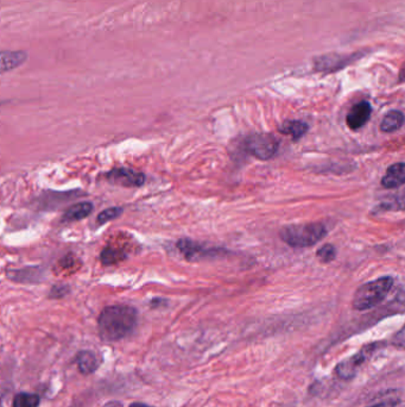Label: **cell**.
<instances>
[{
    "instance_id": "16",
    "label": "cell",
    "mask_w": 405,
    "mask_h": 407,
    "mask_svg": "<svg viewBox=\"0 0 405 407\" xmlns=\"http://www.w3.org/2000/svg\"><path fill=\"white\" fill-rule=\"evenodd\" d=\"M126 255L124 252L115 248V247H106L100 254V260L105 266H112L117 262H120L125 259Z\"/></svg>"
},
{
    "instance_id": "18",
    "label": "cell",
    "mask_w": 405,
    "mask_h": 407,
    "mask_svg": "<svg viewBox=\"0 0 405 407\" xmlns=\"http://www.w3.org/2000/svg\"><path fill=\"white\" fill-rule=\"evenodd\" d=\"M122 212H124V208H120V206H115V208H106L103 211L100 212L99 216H98V223L100 225H103L105 223L110 222L113 219L118 218L122 216Z\"/></svg>"
},
{
    "instance_id": "11",
    "label": "cell",
    "mask_w": 405,
    "mask_h": 407,
    "mask_svg": "<svg viewBox=\"0 0 405 407\" xmlns=\"http://www.w3.org/2000/svg\"><path fill=\"white\" fill-rule=\"evenodd\" d=\"M93 211L92 203L89 201H82V203H75L73 206H70L64 215H63V222H76V221H81L89 217Z\"/></svg>"
},
{
    "instance_id": "21",
    "label": "cell",
    "mask_w": 405,
    "mask_h": 407,
    "mask_svg": "<svg viewBox=\"0 0 405 407\" xmlns=\"http://www.w3.org/2000/svg\"><path fill=\"white\" fill-rule=\"evenodd\" d=\"M68 292H69V287H68V286H54L52 289V293H50V298H62V296H66Z\"/></svg>"
},
{
    "instance_id": "6",
    "label": "cell",
    "mask_w": 405,
    "mask_h": 407,
    "mask_svg": "<svg viewBox=\"0 0 405 407\" xmlns=\"http://www.w3.org/2000/svg\"><path fill=\"white\" fill-rule=\"evenodd\" d=\"M376 348H378L377 343L367 345V347H365L363 350L358 352L357 355L352 356L350 359L340 363L338 368H336V373H338L340 378H353L355 373H357V370L359 369V367H360L370 356L372 355L373 352H376Z\"/></svg>"
},
{
    "instance_id": "12",
    "label": "cell",
    "mask_w": 405,
    "mask_h": 407,
    "mask_svg": "<svg viewBox=\"0 0 405 407\" xmlns=\"http://www.w3.org/2000/svg\"><path fill=\"white\" fill-rule=\"evenodd\" d=\"M354 59H355V55L328 56V57H321L317 61L316 66L321 71L324 69V71H333V69H339Z\"/></svg>"
},
{
    "instance_id": "20",
    "label": "cell",
    "mask_w": 405,
    "mask_h": 407,
    "mask_svg": "<svg viewBox=\"0 0 405 407\" xmlns=\"http://www.w3.org/2000/svg\"><path fill=\"white\" fill-rule=\"evenodd\" d=\"M76 261L79 260L72 259V255L66 256L64 259L61 260L57 266H59L61 270L63 272H68V270H73V272H76L78 269V263Z\"/></svg>"
},
{
    "instance_id": "4",
    "label": "cell",
    "mask_w": 405,
    "mask_h": 407,
    "mask_svg": "<svg viewBox=\"0 0 405 407\" xmlns=\"http://www.w3.org/2000/svg\"><path fill=\"white\" fill-rule=\"evenodd\" d=\"M278 145L277 138L270 133H254L246 140L247 152L259 160L273 159Z\"/></svg>"
},
{
    "instance_id": "22",
    "label": "cell",
    "mask_w": 405,
    "mask_h": 407,
    "mask_svg": "<svg viewBox=\"0 0 405 407\" xmlns=\"http://www.w3.org/2000/svg\"><path fill=\"white\" fill-rule=\"evenodd\" d=\"M397 406V400H387V401H382V403H376L370 407H396Z\"/></svg>"
},
{
    "instance_id": "24",
    "label": "cell",
    "mask_w": 405,
    "mask_h": 407,
    "mask_svg": "<svg viewBox=\"0 0 405 407\" xmlns=\"http://www.w3.org/2000/svg\"><path fill=\"white\" fill-rule=\"evenodd\" d=\"M130 407H152V406H149V405H147V403H132V405H131V406H130Z\"/></svg>"
},
{
    "instance_id": "13",
    "label": "cell",
    "mask_w": 405,
    "mask_h": 407,
    "mask_svg": "<svg viewBox=\"0 0 405 407\" xmlns=\"http://www.w3.org/2000/svg\"><path fill=\"white\" fill-rule=\"evenodd\" d=\"M309 126L302 121H287L280 126V131L284 135H289L294 140H299L306 135Z\"/></svg>"
},
{
    "instance_id": "3",
    "label": "cell",
    "mask_w": 405,
    "mask_h": 407,
    "mask_svg": "<svg viewBox=\"0 0 405 407\" xmlns=\"http://www.w3.org/2000/svg\"><path fill=\"white\" fill-rule=\"evenodd\" d=\"M392 287H394V279L390 277H384L360 286L354 293L352 301L354 310L366 311L376 308L377 305L383 303Z\"/></svg>"
},
{
    "instance_id": "1",
    "label": "cell",
    "mask_w": 405,
    "mask_h": 407,
    "mask_svg": "<svg viewBox=\"0 0 405 407\" xmlns=\"http://www.w3.org/2000/svg\"><path fill=\"white\" fill-rule=\"evenodd\" d=\"M138 313L129 305H112L103 308L98 319V330L103 341L124 340L137 325Z\"/></svg>"
},
{
    "instance_id": "9",
    "label": "cell",
    "mask_w": 405,
    "mask_h": 407,
    "mask_svg": "<svg viewBox=\"0 0 405 407\" xmlns=\"http://www.w3.org/2000/svg\"><path fill=\"white\" fill-rule=\"evenodd\" d=\"M45 270L38 267H28L23 269H12L8 272V278L12 281L23 282V284H33L40 282L43 279Z\"/></svg>"
},
{
    "instance_id": "10",
    "label": "cell",
    "mask_w": 405,
    "mask_h": 407,
    "mask_svg": "<svg viewBox=\"0 0 405 407\" xmlns=\"http://www.w3.org/2000/svg\"><path fill=\"white\" fill-rule=\"evenodd\" d=\"M405 165L403 162L396 163L389 167L387 173L382 179V185L387 189H397L404 185Z\"/></svg>"
},
{
    "instance_id": "23",
    "label": "cell",
    "mask_w": 405,
    "mask_h": 407,
    "mask_svg": "<svg viewBox=\"0 0 405 407\" xmlns=\"http://www.w3.org/2000/svg\"><path fill=\"white\" fill-rule=\"evenodd\" d=\"M103 407H122V405L120 403H117V401H112V403H108Z\"/></svg>"
},
{
    "instance_id": "8",
    "label": "cell",
    "mask_w": 405,
    "mask_h": 407,
    "mask_svg": "<svg viewBox=\"0 0 405 407\" xmlns=\"http://www.w3.org/2000/svg\"><path fill=\"white\" fill-rule=\"evenodd\" d=\"M29 59L24 50H1L0 52V75L15 71Z\"/></svg>"
},
{
    "instance_id": "2",
    "label": "cell",
    "mask_w": 405,
    "mask_h": 407,
    "mask_svg": "<svg viewBox=\"0 0 405 407\" xmlns=\"http://www.w3.org/2000/svg\"><path fill=\"white\" fill-rule=\"evenodd\" d=\"M327 233L322 223L295 224L280 230V238L292 248H309L322 241Z\"/></svg>"
},
{
    "instance_id": "7",
    "label": "cell",
    "mask_w": 405,
    "mask_h": 407,
    "mask_svg": "<svg viewBox=\"0 0 405 407\" xmlns=\"http://www.w3.org/2000/svg\"><path fill=\"white\" fill-rule=\"evenodd\" d=\"M372 113V108L368 101H359L350 108L346 116V123L350 130H358L363 128L370 121Z\"/></svg>"
},
{
    "instance_id": "17",
    "label": "cell",
    "mask_w": 405,
    "mask_h": 407,
    "mask_svg": "<svg viewBox=\"0 0 405 407\" xmlns=\"http://www.w3.org/2000/svg\"><path fill=\"white\" fill-rule=\"evenodd\" d=\"M40 396L31 393H19L13 398L12 407H38Z\"/></svg>"
},
{
    "instance_id": "5",
    "label": "cell",
    "mask_w": 405,
    "mask_h": 407,
    "mask_svg": "<svg viewBox=\"0 0 405 407\" xmlns=\"http://www.w3.org/2000/svg\"><path fill=\"white\" fill-rule=\"evenodd\" d=\"M107 182L122 187H139L145 182V175L131 168H115L106 174Z\"/></svg>"
},
{
    "instance_id": "14",
    "label": "cell",
    "mask_w": 405,
    "mask_h": 407,
    "mask_svg": "<svg viewBox=\"0 0 405 407\" xmlns=\"http://www.w3.org/2000/svg\"><path fill=\"white\" fill-rule=\"evenodd\" d=\"M100 361L96 357V354L92 352H81L78 355V366L79 369L84 374H92L94 373L98 367H99Z\"/></svg>"
},
{
    "instance_id": "19",
    "label": "cell",
    "mask_w": 405,
    "mask_h": 407,
    "mask_svg": "<svg viewBox=\"0 0 405 407\" xmlns=\"http://www.w3.org/2000/svg\"><path fill=\"white\" fill-rule=\"evenodd\" d=\"M336 249L331 245H324L321 247L316 252L317 259L320 260L321 262L328 263L331 262L333 260L336 259Z\"/></svg>"
},
{
    "instance_id": "15",
    "label": "cell",
    "mask_w": 405,
    "mask_h": 407,
    "mask_svg": "<svg viewBox=\"0 0 405 407\" xmlns=\"http://www.w3.org/2000/svg\"><path fill=\"white\" fill-rule=\"evenodd\" d=\"M403 123H404V115L401 111L392 110L387 112L384 117L383 122L380 124V129L383 133H394L396 130L401 129Z\"/></svg>"
}]
</instances>
